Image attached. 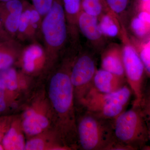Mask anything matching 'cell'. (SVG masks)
I'll list each match as a JSON object with an SVG mask.
<instances>
[{"label": "cell", "instance_id": "1", "mask_svg": "<svg viewBox=\"0 0 150 150\" xmlns=\"http://www.w3.org/2000/svg\"><path fill=\"white\" fill-rule=\"evenodd\" d=\"M115 141L129 150L141 149L149 138L146 118L142 105H133L114 120L112 124Z\"/></svg>", "mask_w": 150, "mask_h": 150}, {"label": "cell", "instance_id": "2", "mask_svg": "<svg viewBox=\"0 0 150 150\" xmlns=\"http://www.w3.org/2000/svg\"><path fill=\"white\" fill-rule=\"evenodd\" d=\"M132 93L127 85L110 93L100 92L92 86L86 94L84 101L90 112L106 120H114L125 111Z\"/></svg>", "mask_w": 150, "mask_h": 150}, {"label": "cell", "instance_id": "3", "mask_svg": "<svg viewBox=\"0 0 150 150\" xmlns=\"http://www.w3.org/2000/svg\"><path fill=\"white\" fill-rule=\"evenodd\" d=\"M91 112L82 118L78 127L82 147L86 150H108L115 140L112 125Z\"/></svg>", "mask_w": 150, "mask_h": 150}, {"label": "cell", "instance_id": "4", "mask_svg": "<svg viewBox=\"0 0 150 150\" xmlns=\"http://www.w3.org/2000/svg\"><path fill=\"white\" fill-rule=\"evenodd\" d=\"M67 23L62 0H54L51 9L41 22L40 32L45 48L57 51L63 48L68 37Z\"/></svg>", "mask_w": 150, "mask_h": 150}, {"label": "cell", "instance_id": "5", "mask_svg": "<svg viewBox=\"0 0 150 150\" xmlns=\"http://www.w3.org/2000/svg\"><path fill=\"white\" fill-rule=\"evenodd\" d=\"M122 55L126 81L135 96L133 105H142L144 97V65L139 52L129 42L124 43Z\"/></svg>", "mask_w": 150, "mask_h": 150}, {"label": "cell", "instance_id": "6", "mask_svg": "<svg viewBox=\"0 0 150 150\" xmlns=\"http://www.w3.org/2000/svg\"><path fill=\"white\" fill-rule=\"evenodd\" d=\"M74 88L70 76L59 72L52 77L49 96L54 108L61 114L68 113L72 106Z\"/></svg>", "mask_w": 150, "mask_h": 150}, {"label": "cell", "instance_id": "7", "mask_svg": "<svg viewBox=\"0 0 150 150\" xmlns=\"http://www.w3.org/2000/svg\"><path fill=\"white\" fill-rule=\"evenodd\" d=\"M95 62L88 54H83L75 62L70 75L73 87H86L89 90L93 86L94 76L96 71Z\"/></svg>", "mask_w": 150, "mask_h": 150}, {"label": "cell", "instance_id": "8", "mask_svg": "<svg viewBox=\"0 0 150 150\" xmlns=\"http://www.w3.org/2000/svg\"><path fill=\"white\" fill-rule=\"evenodd\" d=\"M42 20L39 13L28 2L21 16L17 31L22 40L33 38L38 31H40Z\"/></svg>", "mask_w": 150, "mask_h": 150}, {"label": "cell", "instance_id": "9", "mask_svg": "<svg viewBox=\"0 0 150 150\" xmlns=\"http://www.w3.org/2000/svg\"><path fill=\"white\" fill-rule=\"evenodd\" d=\"M125 79L101 69L96 72L93 80V86L100 92L110 93L117 91L126 85Z\"/></svg>", "mask_w": 150, "mask_h": 150}, {"label": "cell", "instance_id": "10", "mask_svg": "<svg viewBox=\"0 0 150 150\" xmlns=\"http://www.w3.org/2000/svg\"><path fill=\"white\" fill-rule=\"evenodd\" d=\"M77 24L83 35L92 43L100 41L103 35L100 29L98 17L91 15L81 11Z\"/></svg>", "mask_w": 150, "mask_h": 150}, {"label": "cell", "instance_id": "11", "mask_svg": "<svg viewBox=\"0 0 150 150\" xmlns=\"http://www.w3.org/2000/svg\"><path fill=\"white\" fill-rule=\"evenodd\" d=\"M101 69L118 76L126 78L122 50L112 47L106 50L101 58Z\"/></svg>", "mask_w": 150, "mask_h": 150}, {"label": "cell", "instance_id": "12", "mask_svg": "<svg viewBox=\"0 0 150 150\" xmlns=\"http://www.w3.org/2000/svg\"><path fill=\"white\" fill-rule=\"evenodd\" d=\"M27 2L25 0H11L1 2L8 13L5 25L9 32L12 33L17 32L21 16Z\"/></svg>", "mask_w": 150, "mask_h": 150}, {"label": "cell", "instance_id": "13", "mask_svg": "<svg viewBox=\"0 0 150 150\" xmlns=\"http://www.w3.org/2000/svg\"><path fill=\"white\" fill-rule=\"evenodd\" d=\"M23 128L27 134L34 135L39 134L48 124V120L43 115L30 109L24 114Z\"/></svg>", "mask_w": 150, "mask_h": 150}, {"label": "cell", "instance_id": "14", "mask_svg": "<svg viewBox=\"0 0 150 150\" xmlns=\"http://www.w3.org/2000/svg\"><path fill=\"white\" fill-rule=\"evenodd\" d=\"M23 54V67L28 72H32L35 68V61L40 59L44 54L42 46L33 43L25 48Z\"/></svg>", "mask_w": 150, "mask_h": 150}, {"label": "cell", "instance_id": "15", "mask_svg": "<svg viewBox=\"0 0 150 150\" xmlns=\"http://www.w3.org/2000/svg\"><path fill=\"white\" fill-rule=\"evenodd\" d=\"M4 149L8 150H24V139L22 135L19 134L15 129L11 128L3 138Z\"/></svg>", "mask_w": 150, "mask_h": 150}, {"label": "cell", "instance_id": "16", "mask_svg": "<svg viewBox=\"0 0 150 150\" xmlns=\"http://www.w3.org/2000/svg\"><path fill=\"white\" fill-rule=\"evenodd\" d=\"M100 30L103 35L110 38H114L119 33L118 25L110 14L103 15L99 21Z\"/></svg>", "mask_w": 150, "mask_h": 150}, {"label": "cell", "instance_id": "17", "mask_svg": "<svg viewBox=\"0 0 150 150\" xmlns=\"http://www.w3.org/2000/svg\"><path fill=\"white\" fill-rule=\"evenodd\" d=\"M63 6L69 23H77L78 16L81 11V0H62Z\"/></svg>", "mask_w": 150, "mask_h": 150}, {"label": "cell", "instance_id": "18", "mask_svg": "<svg viewBox=\"0 0 150 150\" xmlns=\"http://www.w3.org/2000/svg\"><path fill=\"white\" fill-rule=\"evenodd\" d=\"M105 5L104 0H81V11L95 16L98 17L102 13Z\"/></svg>", "mask_w": 150, "mask_h": 150}, {"label": "cell", "instance_id": "19", "mask_svg": "<svg viewBox=\"0 0 150 150\" xmlns=\"http://www.w3.org/2000/svg\"><path fill=\"white\" fill-rule=\"evenodd\" d=\"M0 80L8 90L14 91L18 87L17 77L15 70L12 68H7L0 71Z\"/></svg>", "mask_w": 150, "mask_h": 150}, {"label": "cell", "instance_id": "20", "mask_svg": "<svg viewBox=\"0 0 150 150\" xmlns=\"http://www.w3.org/2000/svg\"><path fill=\"white\" fill-rule=\"evenodd\" d=\"M131 27L135 35L139 38L144 37L150 30V24L143 21L138 17L132 20Z\"/></svg>", "mask_w": 150, "mask_h": 150}, {"label": "cell", "instance_id": "21", "mask_svg": "<svg viewBox=\"0 0 150 150\" xmlns=\"http://www.w3.org/2000/svg\"><path fill=\"white\" fill-rule=\"evenodd\" d=\"M105 4L110 11L116 14L123 12L127 8L129 0H104Z\"/></svg>", "mask_w": 150, "mask_h": 150}, {"label": "cell", "instance_id": "22", "mask_svg": "<svg viewBox=\"0 0 150 150\" xmlns=\"http://www.w3.org/2000/svg\"><path fill=\"white\" fill-rule=\"evenodd\" d=\"M54 0H31L33 6L43 18L51 9Z\"/></svg>", "mask_w": 150, "mask_h": 150}, {"label": "cell", "instance_id": "23", "mask_svg": "<svg viewBox=\"0 0 150 150\" xmlns=\"http://www.w3.org/2000/svg\"><path fill=\"white\" fill-rule=\"evenodd\" d=\"M138 52L144 67L145 71L150 78V46L148 43L143 45Z\"/></svg>", "mask_w": 150, "mask_h": 150}, {"label": "cell", "instance_id": "24", "mask_svg": "<svg viewBox=\"0 0 150 150\" xmlns=\"http://www.w3.org/2000/svg\"><path fill=\"white\" fill-rule=\"evenodd\" d=\"M13 62L12 56L10 54L0 51V71L9 68Z\"/></svg>", "mask_w": 150, "mask_h": 150}, {"label": "cell", "instance_id": "25", "mask_svg": "<svg viewBox=\"0 0 150 150\" xmlns=\"http://www.w3.org/2000/svg\"><path fill=\"white\" fill-rule=\"evenodd\" d=\"M44 148V143L40 139H36L29 141L25 145L24 150H40Z\"/></svg>", "mask_w": 150, "mask_h": 150}, {"label": "cell", "instance_id": "26", "mask_svg": "<svg viewBox=\"0 0 150 150\" xmlns=\"http://www.w3.org/2000/svg\"><path fill=\"white\" fill-rule=\"evenodd\" d=\"M142 105H145V107H144L143 108H144V109H143V110H144L146 116H148V118L150 121V96L148 97L147 99L146 98V99L145 100V99L144 98ZM149 132L150 135V131Z\"/></svg>", "mask_w": 150, "mask_h": 150}, {"label": "cell", "instance_id": "27", "mask_svg": "<svg viewBox=\"0 0 150 150\" xmlns=\"http://www.w3.org/2000/svg\"><path fill=\"white\" fill-rule=\"evenodd\" d=\"M138 18L143 21L150 24V13L145 11H142L138 16Z\"/></svg>", "mask_w": 150, "mask_h": 150}, {"label": "cell", "instance_id": "28", "mask_svg": "<svg viewBox=\"0 0 150 150\" xmlns=\"http://www.w3.org/2000/svg\"><path fill=\"white\" fill-rule=\"evenodd\" d=\"M6 103L5 100V95H0V112H3L5 110Z\"/></svg>", "mask_w": 150, "mask_h": 150}, {"label": "cell", "instance_id": "29", "mask_svg": "<svg viewBox=\"0 0 150 150\" xmlns=\"http://www.w3.org/2000/svg\"><path fill=\"white\" fill-rule=\"evenodd\" d=\"M6 89L5 86L1 81L0 80V95L5 94Z\"/></svg>", "mask_w": 150, "mask_h": 150}, {"label": "cell", "instance_id": "30", "mask_svg": "<svg viewBox=\"0 0 150 150\" xmlns=\"http://www.w3.org/2000/svg\"><path fill=\"white\" fill-rule=\"evenodd\" d=\"M150 1V0H141L142 3L147 2L149 1Z\"/></svg>", "mask_w": 150, "mask_h": 150}, {"label": "cell", "instance_id": "31", "mask_svg": "<svg viewBox=\"0 0 150 150\" xmlns=\"http://www.w3.org/2000/svg\"><path fill=\"white\" fill-rule=\"evenodd\" d=\"M11 0H0V2H4L8 1Z\"/></svg>", "mask_w": 150, "mask_h": 150}, {"label": "cell", "instance_id": "32", "mask_svg": "<svg viewBox=\"0 0 150 150\" xmlns=\"http://www.w3.org/2000/svg\"><path fill=\"white\" fill-rule=\"evenodd\" d=\"M4 149V147H3L2 146H1L0 145V150H2Z\"/></svg>", "mask_w": 150, "mask_h": 150}, {"label": "cell", "instance_id": "33", "mask_svg": "<svg viewBox=\"0 0 150 150\" xmlns=\"http://www.w3.org/2000/svg\"><path fill=\"white\" fill-rule=\"evenodd\" d=\"M148 43V44H149V46H150V40L149 42V43Z\"/></svg>", "mask_w": 150, "mask_h": 150}, {"label": "cell", "instance_id": "34", "mask_svg": "<svg viewBox=\"0 0 150 150\" xmlns=\"http://www.w3.org/2000/svg\"><path fill=\"white\" fill-rule=\"evenodd\" d=\"M1 136H0V140H1Z\"/></svg>", "mask_w": 150, "mask_h": 150}, {"label": "cell", "instance_id": "35", "mask_svg": "<svg viewBox=\"0 0 150 150\" xmlns=\"http://www.w3.org/2000/svg\"><path fill=\"white\" fill-rule=\"evenodd\" d=\"M149 138H150V135H149Z\"/></svg>", "mask_w": 150, "mask_h": 150}]
</instances>
